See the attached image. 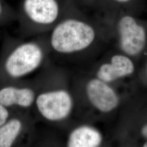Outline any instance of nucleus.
Wrapping results in <instances>:
<instances>
[{"instance_id": "f257e3e1", "label": "nucleus", "mask_w": 147, "mask_h": 147, "mask_svg": "<svg viewBox=\"0 0 147 147\" xmlns=\"http://www.w3.org/2000/svg\"><path fill=\"white\" fill-rule=\"evenodd\" d=\"M45 56L42 42L37 38L6 37L0 54V85L34 73L42 65Z\"/></svg>"}, {"instance_id": "f03ea898", "label": "nucleus", "mask_w": 147, "mask_h": 147, "mask_svg": "<svg viewBox=\"0 0 147 147\" xmlns=\"http://www.w3.org/2000/svg\"><path fill=\"white\" fill-rule=\"evenodd\" d=\"M61 9L58 0H22L17 11L21 37L35 36L58 22Z\"/></svg>"}, {"instance_id": "7ed1b4c3", "label": "nucleus", "mask_w": 147, "mask_h": 147, "mask_svg": "<svg viewBox=\"0 0 147 147\" xmlns=\"http://www.w3.org/2000/svg\"><path fill=\"white\" fill-rule=\"evenodd\" d=\"M94 28L87 23L68 18L58 22L53 27L49 44L56 53L69 54L83 50L93 42Z\"/></svg>"}, {"instance_id": "20e7f679", "label": "nucleus", "mask_w": 147, "mask_h": 147, "mask_svg": "<svg viewBox=\"0 0 147 147\" xmlns=\"http://www.w3.org/2000/svg\"><path fill=\"white\" fill-rule=\"evenodd\" d=\"M73 105L72 97L66 89L59 88L40 90L37 87L33 107L43 119L50 122L63 121L70 115Z\"/></svg>"}, {"instance_id": "39448f33", "label": "nucleus", "mask_w": 147, "mask_h": 147, "mask_svg": "<svg viewBox=\"0 0 147 147\" xmlns=\"http://www.w3.org/2000/svg\"><path fill=\"white\" fill-rule=\"evenodd\" d=\"M36 95V82L23 79L0 85V104L12 111H30Z\"/></svg>"}, {"instance_id": "423d86ee", "label": "nucleus", "mask_w": 147, "mask_h": 147, "mask_svg": "<svg viewBox=\"0 0 147 147\" xmlns=\"http://www.w3.org/2000/svg\"><path fill=\"white\" fill-rule=\"evenodd\" d=\"M33 120L29 111H14L0 126V147L19 146L31 140Z\"/></svg>"}, {"instance_id": "0eeeda50", "label": "nucleus", "mask_w": 147, "mask_h": 147, "mask_svg": "<svg viewBox=\"0 0 147 147\" xmlns=\"http://www.w3.org/2000/svg\"><path fill=\"white\" fill-rule=\"evenodd\" d=\"M121 50L130 56L140 53L144 47L146 36L144 29L130 16H123L118 22Z\"/></svg>"}, {"instance_id": "6e6552de", "label": "nucleus", "mask_w": 147, "mask_h": 147, "mask_svg": "<svg viewBox=\"0 0 147 147\" xmlns=\"http://www.w3.org/2000/svg\"><path fill=\"white\" fill-rule=\"evenodd\" d=\"M86 92L92 104L102 112H111L119 104V98L115 91L99 79L89 81L87 84Z\"/></svg>"}, {"instance_id": "1a4fd4ad", "label": "nucleus", "mask_w": 147, "mask_h": 147, "mask_svg": "<svg viewBox=\"0 0 147 147\" xmlns=\"http://www.w3.org/2000/svg\"><path fill=\"white\" fill-rule=\"evenodd\" d=\"M134 70V65L130 58L124 55H116L112 57L110 63H105L100 66L97 76L105 82H110L131 74Z\"/></svg>"}, {"instance_id": "9d476101", "label": "nucleus", "mask_w": 147, "mask_h": 147, "mask_svg": "<svg viewBox=\"0 0 147 147\" xmlns=\"http://www.w3.org/2000/svg\"><path fill=\"white\" fill-rule=\"evenodd\" d=\"M102 142L100 132L88 126L79 127L69 135L67 146L69 147H98Z\"/></svg>"}, {"instance_id": "9b49d317", "label": "nucleus", "mask_w": 147, "mask_h": 147, "mask_svg": "<svg viewBox=\"0 0 147 147\" xmlns=\"http://www.w3.org/2000/svg\"><path fill=\"white\" fill-rule=\"evenodd\" d=\"M17 19V12L5 0H0V27Z\"/></svg>"}, {"instance_id": "f8f14e48", "label": "nucleus", "mask_w": 147, "mask_h": 147, "mask_svg": "<svg viewBox=\"0 0 147 147\" xmlns=\"http://www.w3.org/2000/svg\"><path fill=\"white\" fill-rule=\"evenodd\" d=\"M13 112L0 104V126L11 117Z\"/></svg>"}, {"instance_id": "ddd939ff", "label": "nucleus", "mask_w": 147, "mask_h": 147, "mask_svg": "<svg viewBox=\"0 0 147 147\" xmlns=\"http://www.w3.org/2000/svg\"><path fill=\"white\" fill-rule=\"evenodd\" d=\"M142 134L145 137H147V125L144 126L142 129Z\"/></svg>"}, {"instance_id": "4468645a", "label": "nucleus", "mask_w": 147, "mask_h": 147, "mask_svg": "<svg viewBox=\"0 0 147 147\" xmlns=\"http://www.w3.org/2000/svg\"><path fill=\"white\" fill-rule=\"evenodd\" d=\"M115 1H116L118 3H124L129 2L130 0H114Z\"/></svg>"}, {"instance_id": "2eb2a0df", "label": "nucleus", "mask_w": 147, "mask_h": 147, "mask_svg": "<svg viewBox=\"0 0 147 147\" xmlns=\"http://www.w3.org/2000/svg\"><path fill=\"white\" fill-rule=\"evenodd\" d=\"M143 147H147V142H146L143 146Z\"/></svg>"}]
</instances>
